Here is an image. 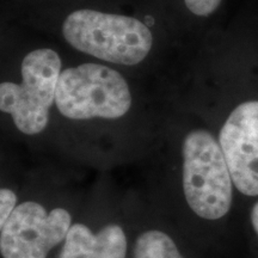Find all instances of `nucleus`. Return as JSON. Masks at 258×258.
Returning a JSON list of instances; mask_svg holds the SVG:
<instances>
[{"label": "nucleus", "mask_w": 258, "mask_h": 258, "mask_svg": "<svg viewBox=\"0 0 258 258\" xmlns=\"http://www.w3.org/2000/svg\"><path fill=\"white\" fill-rule=\"evenodd\" d=\"M22 83L0 85V110L11 115L22 133L35 135L46 129L55 102L61 74V59L55 50L40 48L24 56Z\"/></svg>", "instance_id": "20e7f679"}, {"label": "nucleus", "mask_w": 258, "mask_h": 258, "mask_svg": "<svg viewBox=\"0 0 258 258\" xmlns=\"http://www.w3.org/2000/svg\"><path fill=\"white\" fill-rule=\"evenodd\" d=\"M127 238L118 225H106L97 233L84 224L71 226L59 258H125Z\"/></svg>", "instance_id": "0eeeda50"}, {"label": "nucleus", "mask_w": 258, "mask_h": 258, "mask_svg": "<svg viewBox=\"0 0 258 258\" xmlns=\"http://www.w3.org/2000/svg\"><path fill=\"white\" fill-rule=\"evenodd\" d=\"M133 258H184L175 241L159 230L144 232L135 241Z\"/></svg>", "instance_id": "6e6552de"}, {"label": "nucleus", "mask_w": 258, "mask_h": 258, "mask_svg": "<svg viewBox=\"0 0 258 258\" xmlns=\"http://www.w3.org/2000/svg\"><path fill=\"white\" fill-rule=\"evenodd\" d=\"M72 226L66 209H47L38 202L17 206L0 231L3 258H47L49 251L64 241Z\"/></svg>", "instance_id": "39448f33"}, {"label": "nucleus", "mask_w": 258, "mask_h": 258, "mask_svg": "<svg viewBox=\"0 0 258 258\" xmlns=\"http://www.w3.org/2000/svg\"><path fill=\"white\" fill-rule=\"evenodd\" d=\"M62 35L74 49L125 66L140 63L153 44L152 32L139 19L90 9L67 16Z\"/></svg>", "instance_id": "f257e3e1"}, {"label": "nucleus", "mask_w": 258, "mask_h": 258, "mask_svg": "<svg viewBox=\"0 0 258 258\" xmlns=\"http://www.w3.org/2000/svg\"><path fill=\"white\" fill-rule=\"evenodd\" d=\"M233 179L220 144L207 131L190 132L183 143V190L200 218L218 220L230 211Z\"/></svg>", "instance_id": "f03ea898"}, {"label": "nucleus", "mask_w": 258, "mask_h": 258, "mask_svg": "<svg viewBox=\"0 0 258 258\" xmlns=\"http://www.w3.org/2000/svg\"><path fill=\"white\" fill-rule=\"evenodd\" d=\"M17 196L12 190L3 188L0 190V226H3L16 209Z\"/></svg>", "instance_id": "1a4fd4ad"}, {"label": "nucleus", "mask_w": 258, "mask_h": 258, "mask_svg": "<svg viewBox=\"0 0 258 258\" xmlns=\"http://www.w3.org/2000/svg\"><path fill=\"white\" fill-rule=\"evenodd\" d=\"M55 104L60 114L71 120H115L129 111L132 95L117 71L104 64L84 63L61 72Z\"/></svg>", "instance_id": "7ed1b4c3"}, {"label": "nucleus", "mask_w": 258, "mask_h": 258, "mask_svg": "<svg viewBox=\"0 0 258 258\" xmlns=\"http://www.w3.org/2000/svg\"><path fill=\"white\" fill-rule=\"evenodd\" d=\"M186 9L200 17H207L217 11L222 0H184Z\"/></svg>", "instance_id": "9d476101"}, {"label": "nucleus", "mask_w": 258, "mask_h": 258, "mask_svg": "<svg viewBox=\"0 0 258 258\" xmlns=\"http://www.w3.org/2000/svg\"><path fill=\"white\" fill-rule=\"evenodd\" d=\"M222 152L235 188L258 196V101L238 105L219 135Z\"/></svg>", "instance_id": "423d86ee"}, {"label": "nucleus", "mask_w": 258, "mask_h": 258, "mask_svg": "<svg viewBox=\"0 0 258 258\" xmlns=\"http://www.w3.org/2000/svg\"><path fill=\"white\" fill-rule=\"evenodd\" d=\"M251 224H252L253 230L258 235V202L254 203L252 211H251Z\"/></svg>", "instance_id": "9b49d317"}]
</instances>
